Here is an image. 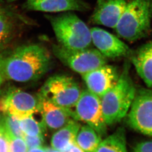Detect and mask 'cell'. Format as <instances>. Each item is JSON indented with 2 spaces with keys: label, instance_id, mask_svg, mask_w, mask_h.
Listing matches in <instances>:
<instances>
[{
  "label": "cell",
  "instance_id": "ffe728a7",
  "mask_svg": "<svg viewBox=\"0 0 152 152\" xmlns=\"http://www.w3.org/2000/svg\"><path fill=\"white\" fill-rule=\"evenodd\" d=\"M22 132L29 136H44L47 127L44 121L38 120L34 115H30L19 120Z\"/></svg>",
  "mask_w": 152,
  "mask_h": 152
},
{
  "label": "cell",
  "instance_id": "5bb4252c",
  "mask_svg": "<svg viewBox=\"0 0 152 152\" xmlns=\"http://www.w3.org/2000/svg\"><path fill=\"white\" fill-rule=\"evenodd\" d=\"M38 96L39 112L46 127L51 130H58L74 120L68 112L54 105L39 94Z\"/></svg>",
  "mask_w": 152,
  "mask_h": 152
},
{
  "label": "cell",
  "instance_id": "7402d4cb",
  "mask_svg": "<svg viewBox=\"0 0 152 152\" xmlns=\"http://www.w3.org/2000/svg\"><path fill=\"white\" fill-rule=\"evenodd\" d=\"M27 146L21 138H15L9 141V152H27Z\"/></svg>",
  "mask_w": 152,
  "mask_h": 152
},
{
  "label": "cell",
  "instance_id": "8fae6325",
  "mask_svg": "<svg viewBox=\"0 0 152 152\" xmlns=\"http://www.w3.org/2000/svg\"><path fill=\"white\" fill-rule=\"evenodd\" d=\"M92 42L97 50L107 58L130 56V48L123 41L108 31L98 27L91 29Z\"/></svg>",
  "mask_w": 152,
  "mask_h": 152
},
{
  "label": "cell",
  "instance_id": "7a4b0ae2",
  "mask_svg": "<svg viewBox=\"0 0 152 152\" xmlns=\"http://www.w3.org/2000/svg\"><path fill=\"white\" fill-rule=\"evenodd\" d=\"M124 66L116 85L101 97L103 114L106 124L110 126L121 121L127 115L136 94V88L129 71Z\"/></svg>",
  "mask_w": 152,
  "mask_h": 152
},
{
  "label": "cell",
  "instance_id": "3957f363",
  "mask_svg": "<svg viewBox=\"0 0 152 152\" xmlns=\"http://www.w3.org/2000/svg\"><path fill=\"white\" fill-rule=\"evenodd\" d=\"M59 45L71 50L88 48L92 39L91 29L75 13L66 12L57 15H45Z\"/></svg>",
  "mask_w": 152,
  "mask_h": 152
},
{
  "label": "cell",
  "instance_id": "6da1fadb",
  "mask_svg": "<svg viewBox=\"0 0 152 152\" xmlns=\"http://www.w3.org/2000/svg\"><path fill=\"white\" fill-rule=\"evenodd\" d=\"M51 54L45 47L30 44L18 47L3 58V77L15 82H32L41 79L51 68Z\"/></svg>",
  "mask_w": 152,
  "mask_h": 152
},
{
  "label": "cell",
  "instance_id": "f546056e",
  "mask_svg": "<svg viewBox=\"0 0 152 152\" xmlns=\"http://www.w3.org/2000/svg\"><path fill=\"white\" fill-rule=\"evenodd\" d=\"M4 15V13L3 12V10H1V9H0V18H1Z\"/></svg>",
  "mask_w": 152,
  "mask_h": 152
},
{
  "label": "cell",
  "instance_id": "277c9868",
  "mask_svg": "<svg viewBox=\"0 0 152 152\" xmlns=\"http://www.w3.org/2000/svg\"><path fill=\"white\" fill-rule=\"evenodd\" d=\"M152 0L127 1L115 29L117 35L129 42L145 37L151 29Z\"/></svg>",
  "mask_w": 152,
  "mask_h": 152
},
{
  "label": "cell",
  "instance_id": "e0dca14e",
  "mask_svg": "<svg viewBox=\"0 0 152 152\" xmlns=\"http://www.w3.org/2000/svg\"><path fill=\"white\" fill-rule=\"evenodd\" d=\"M101 141V136L88 124L80 128L76 136V144L86 152H95Z\"/></svg>",
  "mask_w": 152,
  "mask_h": 152
},
{
  "label": "cell",
  "instance_id": "4dcf8cb0",
  "mask_svg": "<svg viewBox=\"0 0 152 152\" xmlns=\"http://www.w3.org/2000/svg\"><path fill=\"white\" fill-rule=\"evenodd\" d=\"M9 1H15V0H8Z\"/></svg>",
  "mask_w": 152,
  "mask_h": 152
},
{
  "label": "cell",
  "instance_id": "8992f818",
  "mask_svg": "<svg viewBox=\"0 0 152 152\" xmlns=\"http://www.w3.org/2000/svg\"><path fill=\"white\" fill-rule=\"evenodd\" d=\"M52 51L62 64L81 76L107 64V58L95 48L71 50L53 44Z\"/></svg>",
  "mask_w": 152,
  "mask_h": 152
},
{
  "label": "cell",
  "instance_id": "30bf717a",
  "mask_svg": "<svg viewBox=\"0 0 152 152\" xmlns=\"http://www.w3.org/2000/svg\"><path fill=\"white\" fill-rule=\"evenodd\" d=\"M120 74L117 68L106 64L82 77L87 89L101 98L116 85Z\"/></svg>",
  "mask_w": 152,
  "mask_h": 152
},
{
  "label": "cell",
  "instance_id": "484cf974",
  "mask_svg": "<svg viewBox=\"0 0 152 152\" xmlns=\"http://www.w3.org/2000/svg\"><path fill=\"white\" fill-rule=\"evenodd\" d=\"M66 152H86L75 143Z\"/></svg>",
  "mask_w": 152,
  "mask_h": 152
},
{
  "label": "cell",
  "instance_id": "44dd1931",
  "mask_svg": "<svg viewBox=\"0 0 152 152\" xmlns=\"http://www.w3.org/2000/svg\"><path fill=\"white\" fill-rule=\"evenodd\" d=\"M13 32L12 25L5 15L0 18V48L9 42Z\"/></svg>",
  "mask_w": 152,
  "mask_h": 152
},
{
  "label": "cell",
  "instance_id": "f1b7e54d",
  "mask_svg": "<svg viewBox=\"0 0 152 152\" xmlns=\"http://www.w3.org/2000/svg\"><path fill=\"white\" fill-rule=\"evenodd\" d=\"M47 152H65L63 151H60L56 150L52 148H47Z\"/></svg>",
  "mask_w": 152,
  "mask_h": 152
},
{
  "label": "cell",
  "instance_id": "5b68a950",
  "mask_svg": "<svg viewBox=\"0 0 152 152\" xmlns=\"http://www.w3.org/2000/svg\"><path fill=\"white\" fill-rule=\"evenodd\" d=\"M81 92L79 84L73 77L60 74L47 79L39 94L54 105L68 112L72 117V110Z\"/></svg>",
  "mask_w": 152,
  "mask_h": 152
},
{
  "label": "cell",
  "instance_id": "2e32d148",
  "mask_svg": "<svg viewBox=\"0 0 152 152\" xmlns=\"http://www.w3.org/2000/svg\"><path fill=\"white\" fill-rule=\"evenodd\" d=\"M76 121L72 120L53 134L50 141L53 149L66 152L76 143V136L80 129V124Z\"/></svg>",
  "mask_w": 152,
  "mask_h": 152
},
{
  "label": "cell",
  "instance_id": "4316f807",
  "mask_svg": "<svg viewBox=\"0 0 152 152\" xmlns=\"http://www.w3.org/2000/svg\"><path fill=\"white\" fill-rule=\"evenodd\" d=\"M27 152H47L46 147H37V148H31L27 151Z\"/></svg>",
  "mask_w": 152,
  "mask_h": 152
},
{
  "label": "cell",
  "instance_id": "d6986e66",
  "mask_svg": "<svg viewBox=\"0 0 152 152\" xmlns=\"http://www.w3.org/2000/svg\"><path fill=\"white\" fill-rule=\"evenodd\" d=\"M0 126L9 141L15 138L23 139L25 134L22 132L19 120L10 114L4 115L0 121Z\"/></svg>",
  "mask_w": 152,
  "mask_h": 152
},
{
  "label": "cell",
  "instance_id": "83f0119b",
  "mask_svg": "<svg viewBox=\"0 0 152 152\" xmlns=\"http://www.w3.org/2000/svg\"><path fill=\"white\" fill-rule=\"evenodd\" d=\"M2 62H3V58L1 56H0V88L1 86L2 81H3V74L1 71V66H2Z\"/></svg>",
  "mask_w": 152,
  "mask_h": 152
},
{
  "label": "cell",
  "instance_id": "7c38bea8",
  "mask_svg": "<svg viewBox=\"0 0 152 152\" xmlns=\"http://www.w3.org/2000/svg\"><path fill=\"white\" fill-rule=\"evenodd\" d=\"M127 3L126 0H97L92 22L115 29Z\"/></svg>",
  "mask_w": 152,
  "mask_h": 152
},
{
  "label": "cell",
  "instance_id": "52a82bcc",
  "mask_svg": "<svg viewBox=\"0 0 152 152\" xmlns=\"http://www.w3.org/2000/svg\"><path fill=\"white\" fill-rule=\"evenodd\" d=\"M72 117L93 128L101 136L106 132V124L103 114L101 98L88 89L82 90L72 112Z\"/></svg>",
  "mask_w": 152,
  "mask_h": 152
},
{
  "label": "cell",
  "instance_id": "1f68e13d",
  "mask_svg": "<svg viewBox=\"0 0 152 152\" xmlns=\"http://www.w3.org/2000/svg\"><path fill=\"white\" fill-rule=\"evenodd\" d=\"M1 117H0V121H1Z\"/></svg>",
  "mask_w": 152,
  "mask_h": 152
},
{
  "label": "cell",
  "instance_id": "cb8c5ba5",
  "mask_svg": "<svg viewBox=\"0 0 152 152\" xmlns=\"http://www.w3.org/2000/svg\"><path fill=\"white\" fill-rule=\"evenodd\" d=\"M132 152H152V141H146L136 144Z\"/></svg>",
  "mask_w": 152,
  "mask_h": 152
},
{
  "label": "cell",
  "instance_id": "ac0fdd59",
  "mask_svg": "<svg viewBox=\"0 0 152 152\" xmlns=\"http://www.w3.org/2000/svg\"><path fill=\"white\" fill-rule=\"evenodd\" d=\"M95 152H127L124 128H118L102 141Z\"/></svg>",
  "mask_w": 152,
  "mask_h": 152
},
{
  "label": "cell",
  "instance_id": "9c48e42d",
  "mask_svg": "<svg viewBox=\"0 0 152 152\" xmlns=\"http://www.w3.org/2000/svg\"><path fill=\"white\" fill-rule=\"evenodd\" d=\"M0 112L10 114L18 120L39 112V99L19 88H11L0 97Z\"/></svg>",
  "mask_w": 152,
  "mask_h": 152
},
{
  "label": "cell",
  "instance_id": "603a6c76",
  "mask_svg": "<svg viewBox=\"0 0 152 152\" xmlns=\"http://www.w3.org/2000/svg\"><path fill=\"white\" fill-rule=\"evenodd\" d=\"M28 149L42 147L44 143V136H29L24 135L23 138Z\"/></svg>",
  "mask_w": 152,
  "mask_h": 152
},
{
  "label": "cell",
  "instance_id": "4fadbf2b",
  "mask_svg": "<svg viewBox=\"0 0 152 152\" xmlns=\"http://www.w3.org/2000/svg\"><path fill=\"white\" fill-rule=\"evenodd\" d=\"M24 6L28 10L48 12H86L91 9L83 0H27Z\"/></svg>",
  "mask_w": 152,
  "mask_h": 152
},
{
  "label": "cell",
  "instance_id": "d4e9b609",
  "mask_svg": "<svg viewBox=\"0 0 152 152\" xmlns=\"http://www.w3.org/2000/svg\"><path fill=\"white\" fill-rule=\"evenodd\" d=\"M0 152H9V140L0 126Z\"/></svg>",
  "mask_w": 152,
  "mask_h": 152
},
{
  "label": "cell",
  "instance_id": "9a60e30c",
  "mask_svg": "<svg viewBox=\"0 0 152 152\" xmlns=\"http://www.w3.org/2000/svg\"><path fill=\"white\" fill-rule=\"evenodd\" d=\"M132 63L147 86L152 88V39L130 54Z\"/></svg>",
  "mask_w": 152,
  "mask_h": 152
},
{
  "label": "cell",
  "instance_id": "ba28073f",
  "mask_svg": "<svg viewBox=\"0 0 152 152\" xmlns=\"http://www.w3.org/2000/svg\"><path fill=\"white\" fill-rule=\"evenodd\" d=\"M126 123L133 130L152 137V90L141 88L136 91Z\"/></svg>",
  "mask_w": 152,
  "mask_h": 152
}]
</instances>
